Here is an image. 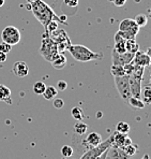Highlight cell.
Returning <instances> with one entry per match:
<instances>
[{"label":"cell","instance_id":"obj_1","mask_svg":"<svg viewBox=\"0 0 151 159\" xmlns=\"http://www.w3.org/2000/svg\"><path fill=\"white\" fill-rule=\"evenodd\" d=\"M30 10L32 11L34 17L43 25L44 27L50 22L55 20L57 22H61L59 17L55 14L53 9L48 4H46L43 0H34L33 2H30ZM62 23V22H61Z\"/></svg>","mask_w":151,"mask_h":159},{"label":"cell","instance_id":"obj_2","mask_svg":"<svg viewBox=\"0 0 151 159\" xmlns=\"http://www.w3.org/2000/svg\"><path fill=\"white\" fill-rule=\"evenodd\" d=\"M70 54L75 60L80 62H88L91 60H102L104 57L103 53H97L89 50L87 46L80 44H71L68 48Z\"/></svg>","mask_w":151,"mask_h":159},{"label":"cell","instance_id":"obj_3","mask_svg":"<svg viewBox=\"0 0 151 159\" xmlns=\"http://www.w3.org/2000/svg\"><path fill=\"white\" fill-rule=\"evenodd\" d=\"M59 53L57 48V44L56 42L50 38L48 34H44L43 40H42V44L40 48V54L44 57V59L47 61L52 62V60L55 58V56Z\"/></svg>","mask_w":151,"mask_h":159},{"label":"cell","instance_id":"obj_4","mask_svg":"<svg viewBox=\"0 0 151 159\" xmlns=\"http://www.w3.org/2000/svg\"><path fill=\"white\" fill-rule=\"evenodd\" d=\"M139 29L140 28L134 22L133 18H125L119 24L118 32L124 40H130L136 38V34L139 32Z\"/></svg>","mask_w":151,"mask_h":159},{"label":"cell","instance_id":"obj_5","mask_svg":"<svg viewBox=\"0 0 151 159\" xmlns=\"http://www.w3.org/2000/svg\"><path fill=\"white\" fill-rule=\"evenodd\" d=\"M113 140H114V134H111L108 139H106L105 141H102L99 145L93 146L88 149V151H86L85 153L80 155V159H97L99 156H101L106 149H108L111 146Z\"/></svg>","mask_w":151,"mask_h":159},{"label":"cell","instance_id":"obj_6","mask_svg":"<svg viewBox=\"0 0 151 159\" xmlns=\"http://www.w3.org/2000/svg\"><path fill=\"white\" fill-rule=\"evenodd\" d=\"M1 39L3 42L10 44V45H16L22 40L20 31L14 26H6L1 32Z\"/></svg>","mask_w":151,"mask_h":159},{"label":"cell","instance_id":"obj_7","mask_svg":"<svg viewBox=\"0 0 151 159\" xmlns=\"http://www.w3.org/2000/svg\"><path fill=\"white\" fill-rule=\"evenodd\" d=\"M115 85H116V88H117L118 93H119L120 97L122 98V100L127 101L129 98L131 97V90H130L127 75L115 76Z\"/></svg>","mask_w":151,"mask_h":159},{"label":"cell","instance_id":"obj_8","mask_svg":"<svg viewBox=\"0 0 151 159\" xmlns=\"http://www.w3.org/2000/svg\"><path fill=\"white\" fill-rule=\"evenodd\" d=\"M134 54L125 52L122 54L117 53L115 50H113L111 52V61H113V65H120V66H124V65L129 64L133 60Z\"/></svg>","mask_w":151,"mask_h":159},{"label":"cell","instance_id":"obj_9","mask_svg":"<svg viewBox=\"0 0 151 159\" xmlns=\"http://www.w3.org/2000/svg\"><path fill=\"white\" fill-rule=\"evenodd\" d=\"M129 79V85L130 90H131V96L135 98H140L141 92V80L136 79L133 75H127Z\"/></svg>","mask_w":151,"mask_h":159},{"label":"cell","instance_id":"obj_10","mask_svg":"<svg viewBox=\"0 0 151 159\" xmlns=\"http://www.w3.org/2000/svg\"><path fill=\"white\" fill-rule=\"evenodd\" d=\"M132 61L135 65H139V66L143 67H149L151 64V58L150 55L145 52H139L137 51L135 54H134V57Z\"/></svg>","mask_w":151,"mask_h":159},{"label":"cell","instance_id":"obj_11","mask_svg":"<svg viewBox=\"0 0 151 159\" xmlns=\"http://www.w3.org/2000/svg\"><path fill=\"white\" fill-rule=\"evenodd\" d=\"M105 159H130V157L124 153L122 148L111 145L107 149V155Z\"/></svg>","mask_w":151,"mask_h":159},{"label":"cell","instance_id":"obj_12","mask_svg":"<svg viewBox=\"0 0 151 159\" xmlns=\"http://www.w3.org/2000/svg\"><path fill=\"white\" fill-rule=\"evenodd\" d=\"M12 71L18 78H25L29 73V67L25 61H16L12 67Z\"/></svg>","mask_w":151,"mask_h":159},{"label":"cell","instance_id":"obj_13","mask_svg":"<svg viewBox=\"0 0 151 159\" xmlns=\"http://www.w3.org/2000/svg\"><path fill=\"white\" fill-rule=\"evenodd\" d=\"M102 142V135L97 132H90L85 135V143L91 148L93 146L99 145Z\"/></svg>","mask_w":151,"mask_h":159},{"label":"cell","instance_id":"obj_14","mask_svg":"<svg viewBox=\"0 0 151 159\" xmlns=\"http://www.w3.org/2000/svg\"><path fill=\"white\" fill-rule=\"evenodd\" d=\"M52 65L55 69H62L67 65V58L63 53H58L52 60Z\"/></svg>","mask_w":151,"mask_h":159},{"label":"cell","instance_id":"obj_15","mask_svg":"<svg viewBox=\"0 0 151 159\" xmlns=\"http://www.w3.org/2000/svg\"><path fill=\"white\" fill-rule=\"evenodd\" d=\"M0 101L6 102L8 104H12V99H11V90L6 85L0 84Z\"/></svg>","mask_w":151,"mask_h":159},{"label":"cell","instance_id":"obj_16","mask_svg":"<svg viewBox=\"0 0 151 159\" xmlns=\"http://www.w3.org/2000/svg\"><path fill=\"white\" fill-rule=\"evenodd\" d=\"M114 140H113V144L111 145L117 146V147H123L125 144V139H127V134H123V133H119V132H114Z\"/></svg>","mask_w":151,"mask_h":159},{"label":"cell","instance_id":"obj_17","mask_svg":"<svg viewBox=\"0 0 151 159\" xmlns=\"http://www.w3.org/2000/svg\"><path fill=\"white\" fill-rule=\"evenodd\" d=\"M140 99L141 101L146 104H150L151 102V87L149 85L145 86V87H141L140 92Z\"/></svg>","mask_w":151,"mask_h":159},{"label":"cell","instance_id":"obj_18","mask_svg":"<svg viewBox=\"0 0 151 159\" xmlns=\"http://www.w3.org/2000/svg\"><path fill=\"white\" fill-rule=\"evenodd\" d=\"M73 131L75 134H78V135L86 134L88 131V125L86 123H84V121L80 120L78 123H76L75 125H74Z\"/></svg>","mask_w":151,"mask_h":159},{"label":"cell","instance_id":"obj_19","mask_svg":"<svg viewBox=\"0 0 151 159\" xmlns=\"http://www.w3.org/2000/svg\"><path fill=\"white\" fill-rule=\"evenodd\" d=\"M125 48H127V52L135 54L137 51H139V45L135 39L125 40Z\"/></svg>","mask_w":151,"mask_h":159},{"label":"cell","instance_id":"obj_20","mask_svg":"<svg viewBox=\"0 0 151 159\" xmlns=\"http://www.w3.org/2000/svg\"><path fill=\"white\" fill-rule=\"evenodd\" d=\"M57 93H58V90L56 87H54V86H46L45 90H44V93L42 96L44 97V99L52 100L57 97Z\"/></svg>","mask_w":151,"mask_h":159},{"label":"cell","instance_id":"obj_21","mask_svg":"<svg viewBox=\"0 0 151 159\" xmlns=\"http://www.w3.org/2000/svg\"><path fill=\"white\" fill-rule=\"evenodd\" d=\"M78 2H80L78 0H63L61 9H63V8L71 9V12L74 15V14L76 13V11H77Z\"/></svg>","mask_w":151,"mask_h":159},{"label":"cell","instance_id":"obj_22","mask_svg":"<svg viewBox=\"0 0 151 159\" xmlns=\"http://www.w3.org/2000/svg\"><path fill=\"white\" fill-rule=\"evenodd\" d=\"M127 102L130 104V107H133V109L140 110V109H144V107H145V103L141 101L140 98H135V97H132L131 96Z\"/></svg>","mask_w":151,"mask_h":159},{"label":"cell","instance_id":"obj_23","mask_svg":"<svg viewBox=\"0 0 151 159\" xmlns=\"http://www.w3.org/2000/svg\"><path fill=\"white\" fill-rule=\"evenodd\" d=\"M134 20V22L137 24V26L139 28H141V27H145L146 25H147V23H148V17H147V15L146 14H144V13H141V14H137V15L135 16V17L133 18Z\"/></svg>","mask_w":151,"mask_h":159},{"label":"cell","instance_id":"obj_24","mask_svg":"<svg viewBox=\"0 0 151 159\" xmlns=\"http://www.w3.org/2000/svg\"><path fill=\"white\" fill-rule=\"evenodd\" d=\"M116 131L119 133H123V134H127L130 132V125L125 121H119L116 125Z\"/></svg>","mask_w":151,"mask_h":159},{"label":"cell","instance_id":"obj_25","mask_svg":"<svg viewBox=\"0 0 151 159\" xmlns=\"http://www.w3.org/2000/svg\"><path fill=\"white\" fill-rule=\"evenodd\" d=\"M144 72H145V67L134 64V69H133V72H132L131 75L135 76L136 79H139V80H141V81H143Z\"/></svg>","mask_w":151,"mask_h":159},{"label":"cell","instance_id":"obj_26","mask_svg":"<svg viewBox=\"0 0 151 159\" xmlns=\"http://www.w3.org/2000/svg\"><path fill=\"white\" fill-rule=\"evenodd\" d=\"M71 115L72 117L74 119H76V120H83L84 118V111L83 109H80V107H74L73 109L71 110Z\"/></svg>","mask_w":151,"mask_h":159},{"label":"cell","instance_id":"obj_27","mask_svg":"<svg viewBox=\"0 0 151 159\" xmlns=\"http://www.w3.org/2000/svg\"><path fill=\"white\" fill-rule=\"evenodd\" d=\"M110 72H111V74L114 75V78H115V76L125 75L123 66H120V65H113L111 68H110Z\"/></svg>","mask_w":151,"mask_h":159},{"label":"cell","instance_id":"obj_28","mask_svg":"<svg viewBox=\"0 0 151 159\" xmlns=\"http://www.w3.org/2000/svg\"><path fill=\"white\" fill-rule=\"evenodd\" d=\"M57 29H58V23H57V20H50V22L48 23V24L45 26V34H48V36H50V34H54V32Z\"/></svg>","mask_w":151,"mask_h":159},{"label":"cell","instance_id":"obj_29","mask_svg":"<svg viewBox=\"0 0 151 159\" xmlns=\"http://www.w3.org/2000/svg\"><path fill=\"white\" fill-rule=\"evenodd\" d=\"M114 50L119 54L127 52V48H125V40L122 39V40H119V41H115V48H114Z\"/></svg>","mask_w":151,"mask_h":159},{"label":"cell","instance_id":"obj_30","mask_svg":"<svg viewBox=\"0 0 151 159\" xmlns=\"http://www.w3.org/2000/svg\"><path fill=\"white\" fill-rule=\"evenodd\" d=\"M74 154V149L70 145H63L61 147V155L63 158H70Z\"/></svg>","mask_w":151,"mask_h":159},{"label":"cell","instance_id":"obj_31","mask_svg":"<svg viewBox=\"0 0 151 159\" xmlns=\"http://www.w3.org/2000/svg\"><path fill=\"white\" fill-rule=\"evenodd\" d=\"M121 148L123 149V152L127 154V156H129V157L134 156L136 154V152H137V145H133V144H130V145L123 146V147H121Z\"/></svg>","mask_w":151,"mask_h":159},{"label":"cell","instance_id":"obj_32","mask_svg":"<svg viewBox=\"0 0 151 159\" xmlns=\"http://www.w3.org/2000/svg\"><path fill=\"white\" fill-rule=\"evenodd\" d=\"M46 88V85L43 83V82H37V83H34L33 85V93H37V95H43L44 90H45Z\"/></svg>","mask_w":151,"mask_h":159},{"label":"cell","instance_id":"obj_33","mask_svg":"<svg viewBox=\"0 0 151 159\" xmlns=\"http://www.w3.org/2000/svg\"><path fill=\"white\" fill-rule=\"evenodd\" d=\"M11 50H12V45H10V44L6 43V42H3V41H2L1 43H0V51H1V52L8 54V53L11 52Z\"/></svg>","mask_w":151,"mask_h":159},{"label":"cell","instance_id":"obj_34","mask_svg":"<svg viewBox=\"0 0 151 159\" xmlns=\"http://www.w3.org/2000/svg\"><path fill=\"white\" fill-rule=\"evenodd\" d=\"M123 69L125 72V75H131L132 72H133V69H134V62L131 61V62H129V64L124 65Z\"/></svg>","mask_w":151,"mask_h":159},{"label":"cell","instance_id":"obj_35","mask_svg":"<svg viewBox=\"0 0 151 159\" xmlns=\"http://www.w3.org/2000/svg\"><path fill=\"white\" fill-rule=\"evenodd\" d=\"M53 104H54V107H56V109H62L64 106V101L61 98H54Z\"/></svg>","mask_w":151,"mask_h":159},{"label":"cell","instance_id":"obj_36","mask_svg":"<svg viewBox=\"0 0 151 159\" xmlns=\"http://www.w3.org/2000/svg\"><path fill=\"white\" fill-rule=\"evenodd\" d=\"M68 87V83L66 81H59L57 83V90H60V92H64Z\"/></svg>","mask_w":151,"mask_h":159},{"label":"cell","instance_id":"obj_37","mask_svg":"<svg viewBox=\"0 0 151 159\" xmlns=\"http://www.w3.org/2000/svg\"><path fill=\"white\" fill-rule=\"evenodd\" d=\"M110 1L113 2V3L117 7H123L125 4V2H127V0H110Z\"/></svg>","mask_w":151,"mask_h":159},{"label":"cell","instance_id":"obj_38","mask_svg":"<svg viewBox=\"0 0 151 159\" xmlns=\"http://www.w3.org/2000/svg\"><path fill=\"white\" fill-rule=\"evenodd\" d=\"M6 60V54L0 51V62H4Z\"/></svg>","mask_w":151,"mask_h":159},{"label":"cell","instance_id":"obj_39","mask_svg":"<svg viewBox=\"0 0 151 159\" xmlns=\"http://www.w3.org/2000/svg\"><path fill=\"white\" fill-rule=\"evenodd\" d=\"M106 155H107V149H106L105 152H104L103 154H102L101 156H99V157H97V159H105V157H106Z\"/></svg>","mask_w":151,"mask_h":159},{"label":"cell","instance_id":"obj_40","mask_svg":"<svg viewBox=\"0 0 151 159\" xmlns=\"http://www.w3.org/2000/svg\"><path fill=\"white\" fill-rule=\"evenodd\" d=\"M141 159H149V155H148V154H145Z\"/></svg>","mask_w":151,"mask_h":159},{"label":"cell","instance_id":"obj_41","mask_svg":"<svg viewBox=\"0 0 151 159\" xmlns=\"http://www.w3.org/2000/svg\"><path fill=\"white\" fill-rule=\"evenodd\" d=\"M4 2H6V0H0V8H1V7L3 6Z\"/></svg>","mask_w":151,"mask_h":159},{"label":"cell","instance_id":"obj_42","mask_svg":"<svg viewBox=\"0 0 151 159\" xmlns=\"http://www.w3.org/2000/svg\"><path fill=\"white\" fill-rule=\"evenodd\" d=\"M97 118H99V117H102V112H97Z\"/></svg>","mask_w":151,"mask_h":159},{"label":"cell","instance_id":"obj_43","mask_svg":"<svg viewBox=\"0 0 151 159\" xmlns=\"http://www.w3.org/2000/svg\"><path fill=\"white\" fill-rule=\"evenodd\" d=\"M27 1H28V2H29V3H30V2H33L34 0H27Z\"/></svg>","mask_w":151,"mask_h":159},{"label":"cell","instance_id":"obj_44","mask_svg":"<svg viewBox=\"0 0 151 159\" xmlns=\"http://www.w3.org/2000/svg\"><path fill=\"white\" fill-rule=\"evenodd\" d=\"M134 159H135V158H134Z\"/></svg>","mask_w":151,"mask_h":159}]
</instances>
